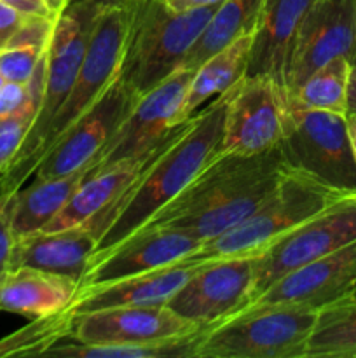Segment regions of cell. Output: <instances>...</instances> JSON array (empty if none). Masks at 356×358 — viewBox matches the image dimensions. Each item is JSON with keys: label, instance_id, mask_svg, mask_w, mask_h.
<instances>
[{"label": "cell", "instance_id": "27", "mask_svg": "<svg viewBox=\"0 0 356 358\" xmlns=\"http://www.w3.org/2000/svg\"><path fill=\"white\" fill-rule=\"evenodd\" d=\"M351 62L337 56L306 77L292 93L293 105L306 110H323L344 114L348 110V84Z\"/></svg>", "mask_w": 356, "mask_h": 358}, {"label": "cell", "instance_id": "41", "mask_svg": "<svg viewBox=\"0 0 356 358\" xmlns=\"http://www.w3.org/2000/svg\"><path fill=\"white\" fill-rule=\"evenodd\" d=\"M66 2H68V3H70V2H75V0H66Z\"/></svg>", "mask_w": 356, "mask_h": 358}, {"label": "cell", "instance_id": "34", "mask_svg": "<svg viewBox=\"0 0 356 358\" xmlns=\"http://www.w3.org/2000/svg\"><path fill=\"white\" fill-rule=\"evenodd\" d=\"M173 9L177 10H187L195 9V7H208V6H218L223 0H166Z\"/></svg>", "mask_w": 356, "mask_h": 358}, {"label": "cell", "instance_id": "6", "mask_svg": "<svg viewBox=\"0 0 356 358\" xmlns=\"http://www.w3.org/2000/svg\"><path fill=\"white\" fill-rule=\"evenodd\" d=\"M318 311L292 304L251 306L213 324L194 358H306Z\"/></svg>", "mask_w": 356, "mask_h": 358}, {"label": "cell", "instance_id": "3", "mask_svg": "<svg viewBox=\"0 0 356 358\" xmlns=\"http://www.w3.org/2000/svg\"><path fill=\"white\" fill-rule=\"evenodd\" d=\"M101 9L103 7L98 6L94 0H75L56 17L54 31L47 48V69L40 110L23 145L0 175V196L9 198L20 191L37 168L45 129L75 83Z\"/></svg>", "mask_w": 356, "mask_h": 358}, {"label": "cell", "instance_id": "39", "mask_svg": "<svg viewBox=\"0 0 356 358\" xmlns=\"http://www.w3.org/2000/svg\"><path fill=\"white\" fill-rule=\"evenodd\" d=\"M349 62H351V65L353 63H356V37H355V45H353V52H351V58H349Z\"/></svg>", "mask_w": 356, "mask_h": 358}, {"label": "cell", "instance_id": "15", "mask_svg": "<svg viewBox=\"0 0 356 358\" xmlns=\"http://www.w3.org/2000/svg\"><path fill=\"white\" fill-rule=\"evenodd\" d=\"M201 245L194 236L173 227H142L110 250L93 255L80 278L79 289L164 268L191 257Z\"/></svg>", "mask_w": 356, "mask_h": 358}, {"label": "cell", "instance_id": "24", "mask_svg": "<svg viewBox=\"0 0 356 358\" xmlns=\"http://www.w3.org/2000/svg\"><path fill=\"white\" fill-rule=\"evenodd\" d=\"M265 0H223L199 34L198 41L185 56L181 66L195 70L205 59L237 38L257 30Z\"/></svg>", "mask_w": 356, "mask_h": 358}, {"label": "cell", "instance_id": "25", "mask_svg": "<svg viewBox=\"0 0 356 358\" xmlns=\"http://www.w3.org/2000/svg\"><path fill=\"white\" fill-rule=\"evenodd\" d=\"M202 327L187 336L164 339L156 343H135V345H86V343H56L44 353L45 357L59 358H194L199 341L208 331Z\"/></svg>", "mask_w": 356, "mask_h": 358}, {"label": "cell", "instance_id": "1", "mask_svg": "<svg viewBox=\"0 0 356 358\" xmlns=\"http://www.w3.org/2000/svg\"><path fill=\"white\" fill-rule=\"evenodd\" d=\"M234 87L185 121L138 178L110 206L84 224L96 238L93 255L110 250L147 226L220 152L225 110Z\"/></svg>", "mask_w": 356, "mask_h": 358}, {"label": "cell", "instance_id": "29", "mask_svg": "<svg viewBox=\"0 0 356 358\" xmlns=\"http://www.w3.org/2000/svg\"><path fill=\"white\" fill-rule=\"evenodd\" d=\"M47 48L9 42L0 51V72L9 83L27 84Z\"/></svg>", "mask_w": 356, "mask_h": 358}, {"label": "cell", "instance_id": "26", "mask_svg": "<svg viewBox=\"0 0 356 358\" xmlns=\"http://www.w3.org/2000/svg\"><path fill=\"white\" fill-rule=\"evenodd\" d=\"M306 358H356V296L318 311Z\"/></svg>", "mask_w": 356, "mask_h": 358}, {"label": "cell", "instance_id": "9", "mask_svg": "<svg viewBox=\"0 0 356 358\" xmlns=\"http://www.w3.org/2000/svg\"><path fill=\"white\" fill-rule=\"evenodd\" d=\"M353 241H356V196H346L279 236L257 255L248 306L283 275Z\"/></svg>", "mask_w": 356, "mask_h": 358}, {"label": "cell", "instance_id": "13", "mask_svg": "<svg viewBox=\"0 0 356 358\" xmlns=\"http://www.w3.org/2000/svg\"><path fill=\"white\" fill-rule=\"evenodd\" d=\"M353 296H356V241L283 275L248 308L292 304L320 311Z\"/></svg>", "mask_w": 356, "mask_h": 358}, {"label": "cell", "instance_id": "19", "mask_svg": "<svg viewBox=\"0 0 356 358\" xmlns=\"http://www.w3.org/2000/svg\"><path fill=\"white\" fill-rule=\"evenodd\" d=\"M94 248L96 238L84 224L68 229L38 231L14 240L9 268L28 266L80 283Z\"/></svg>", "mask_w": 356, "mask_h": 358}, {"label": "cell", "instance_id": "20", "mask_svg": "<svg viewBox=\"0 0 356 358\" xmlns=\"http://www.w3.org/2000/svg\"><path fill=\"white\" fill-rule=\"evenodd\" d=\"M184 124V122H181ZM178 126V129L181 128ZM173 133L159 149L154 150L152 154L145 157H138V159H124L117 161V163L107 164L101 168H93L87 173V177L80 182L79 187L75 189L66 205L63 206L61 212L47 224L42 231H58V229H68V227L82 226V224L89 222L93 217L103 212L107 206H110L133 182L138 178L143 168L154 159L157 152L166 147V143L173 138L178 133Z\"/></svg>", "mask_w": 356, "mask_h": 358}, {"label": "cell", "instance_id": "7", "mask_svg": "<svg viewBox=\"0 0 356 358\" xmlns=\"http://www.w3.org/2000/svg\"><path fill=\"white\" fill-rule=\"evenodd\" d=\"M286 166L344 196H356V154L348 115L293 105L288 133L279 143Z\"/></svg>", "mask_w": 356, "mask_h": 358}, {"label": "cell", "instance_id": "33", "mask_svg": "<svg viewBox=\"0 0 356 358\" xmlns=\"http://www.w3.org/2000/svg\"><path fill=\"white\" fill-rule=\"evenodd\" d=\"M0 2L30 16H56L47 0H0Z\"/></svg>", "mask_w": 356, "mask_h": 358}, {"label": "cell", "instance_id": "23", "mask_svg": "<svg viewBox=\"0 0 356 358\" xmlns=\"http://www.w3.org/2000/svg\"><path fill=\"white\" fill-rule=\"evenodd\" d=\"M253 34L237 38L232 44L225 45L218 52L209 56L194 70L187 96L184 101V119H191L198 114L202 105L218 98L220 94L232 90L244 76L250 65Z\"/></svg>", "mask_w": 356, "mask_h": 358}, {"label": "cell", "instance_id": "31", "mask_svg": "<svg viewBox=\"0 0 356 358\" xmlns=\"http://www.w3.org/2000/svg\"><path fill=\"white\" fill-rule=\"evenodd\" d=\"M14 238L9 226V198L0 196V275L9 268Z\"/></svg>", "mask_w": 356, "mask_h": 358}, {"label": "cell", "instance_id": "37", "mask_svg": "<svg viewBox=\"0 0 356 358\" xmlns=\"http://www.w3.org/2000/svg\"><path fill=\"white\" fill-rule=\"evenodd\" d=\"M47 3H49V7H51V10L56 14V16H58V14L61 13V10L65 9L66 6H68V2H66V0H47Z\"/></svg>", "mask_w": 356, "mask_h": 358}, {"label": "cell", "instance_id": "16", "mask_svg": "<svg viewBox=\"0 0 356 358\" xmlns=\"http://www.w3.org/2000/svg\"><path fill=\"white\" fill-rule=\"evenodd\" d=\"M356 37V0H318L304 20L286 69L290 94L307 76L337 56L351 58Z\"/></svg>", "mask_w": 356, "mask_h": 358}, {"label": "cell", "instance_id": "30", "mask_svg": "<svg viewBox=\"0 0 356 358\" xmlns=\"http://www.w3.org/2000/svg\"><path fill=\"white\" fill-rule=\"evenodd\" d=\"M28 93H30L28 83L21 84L6 80L3 86L0 87V119L7 117L14 110H17L28 98Z\"/></svg>", "mask_w": 356, "mask_h": 358}, {"label": "cell", "instance_id": "40", "mask_svg": "<svg viewBox=\"0 0 356 358\" xmlns=\"http://www.w3.org/2000/svg\"><path fill=\"white\" fill-rule=\"evenodd\" d=\"M3 83H6V79H3L2 72H0V87H2V86H3Z\"/></svg>", "mask_w": 356, "mask_h": 358}, {"label": "cell", "instance_id": "32", "mask_svg": "<svg viewBox=\"0 0 356 358\" xmlns=\"http://www.w3.org/2000/svg\"><path fill=\"white\" fill-rule=\"evenodd\" d=\"M28 16L30 14H23L0 2V51L9 44L10 38L20 30V27L24 23Z\"/></svg>", "mask_w": 356, "mask_h": 358}, {"label": "cell", "instance_id": "11", "mask_svg": "<svg viewBox=\"0 0 356 358\" xmlns=\"http://www.w3.org/2000/svg\"><path fill=\"white\" fill-rule=\"evenodd\" d=\"M138 100L140 94H136L121 76L115 77L103 96L49 147L31 177H61L89 164L96 166L101 150Z\"/></svg>", "mask_w": 356, "mask_h": 358}, {"label": "cell", "instance_id": "12", "mask_svg": "<svg viewBox=\"0 0 356 358\" xmlns=\"http://www.w3.org/2000/svg\"><path fill=\"white\" fill-rule=\"evenodd\" d=\"M255 268L257 255L202 261L166 306L198 325L225 320L250 303Z\"/></svg>", "mask_w": 356, "mask_h": 358}, {"label": "cell", "instance_id": "4", "mask_svg": "<svg viewBox=\"0 0 356 358\" xmlns=\"http://www.w3.org/2000/svg\"><path fill=\"white\" fill-rule=\"evenodd\" d=\"M129 2L131 23L119 76L142 96L180 69L216 6L177 10L166 0Z\"/></svg>", "mask_w": 356, "mask_h": 358}, {"label": "cell", "instance_id": "22", "mask_svg": "<svg viewBox=\"0 0 356 358\" xmlns=\"http://www.w3.org/2000/svg\"><path fill=\"white\" fill-rule=\"evenodd\" d=\"M93 168L89 164L61 177L34 178L28 187L9 196V226L14 240L44 229Z\"/></svg>", "mask_w": 356, "mask_h": 358}, {"label": "cell", "instance_id": "35", "mask_svg": "<svg viewBox=\"0 0 356 358\" xmlns=\"http://www.w3.org/2000/svg\"><path fill=\"white\" fill-rule=\"evenodd\" d=\"M356 114V63H353L349 70V84H348V110L346 115Z\"/></svg>", "mask_w": 356, "mask_h": 358}, {"label": "cell", "instance_id": "28", "mask_svg": "<svg viewBox=\"0 0 356 358\" xmlns=\"http://www.w3.org/2000/svg\"><path fill=\"white\" fill-rule=\"evenodd\" d=\"M45 69H47V51L40 58L34 76L28 80L30 93H28L24 103L17 110H14L13 114L0 119V175L3 173L7 164L16 156L27 135L30 133L31 126L37 121L42 103V94H44Z\"/></svg>", "mask_w": 356, "mask_h": 358}, {"label": "cell", "instance_id": "36", "mask_svg": "<svg viewBox=\"0 0 356 358\" xmlns=\"http://www.w3.org/2000/svg\"><path fill=\"white\" fill-rule=\"evenodd\" d=\"M348 126H349V135H351L353 149H355V154H356V114L348 115Z\"/></svg>", "mask_w": 356, "mask_h": 358}, {"label": "cell", "instance_id": "38", "mask_svg": "<svg viewBox=\"0 0 356 358\" xmlns=\"http://www.w3.org/2000/svg\"><path fill=\"white\" fill-rule=\"evenodd\" d=\"M100 7H112V6H122V3L129 2V0H94Z\"/></svg>", "mask_w": 356, "mask_h": 358}, {"label": "cell", "instance_id": "17", "mask_svg": "<svg viewBox=\"0 0 356 358\" xmlns=\"http://www.w3.org/2000/svg\"><path fill=\"white\" fill-rule=\"evenodd\" d=\"M202 261L191 257L168 264L154 271L126 276L114 282L80 287L68 306L59 313L66 318L89 311L124 306H159L168 304L177 290L199 268Z\"/></svg>", "mask_w": 356, "mask_h": 358}, {"label": "cell", "instance_id": "5", "mask_svg": "<svg viewBox=\"0 0 356 358\" xmlns=\"http://www.w3.org/2000/svg\"><path fill=\"white\" fill-rule=\"evenodd\" d=\"M346 198L300 171L288 170L274 191L246 217L225 233L205 241L192 261L258 255L279 236L316 215L332 203Z\"/></svg>", "mask_w": 356, "mask_h": 358}, {"label": "cell", "instance_id": "2", "mask_svg": "<svg viewBox=\"0 0 356 358\" xmlns=\"http://www.w3.org/2000/svg\"><path fill=\"white\" fill-rule=\"evenodd\" d=\"M288 170L279 145L260 154L218 152L147 226L180 229L205 243L246 219Z\"/></svg>", "mask_w": 356, "mask_h": 358}, {"label": "cell", "instance_id": "21", "mask_svg": "<svg viewBox=\"0 0 356 358\" xmlns=\"http://www.w3.org/2000/svg\"><path fill=\"white\" fill-rule=\"evenodd\" d=\"M79 290V282L68 276L28 266L7 268L0 275V311L44 318L59 313Z\"/></svg>", "mask_w": 356, "mask_h": 358}, {"label": "cell", "instance_id": "10", "mask_svg": "<svg viewBox=\"0 0 356 358\" xmlns=\"http://www.w3.org/2000/svg\"><path fill=\"white\" fill-rule=\"evenodd\" d=\"M194 70L180 66L142 94L126 121L100 154L94 168L124 159H138L159 149L178 129L184 119V101ZM188 121V119H187Z\"/></svg>", "mask_w": 356, "mask_h": 358}, {"label": "cell", "instance_id": "8", "mask_svg": "<svg viewBox=\"0 0 356 358\" xmlns=\"http://www.w3.org/2000/svg\"><path fill=\"white\" fill-rule=\"evenodd\" d=\"M293 117L290 91L271 76H244L225 110L220 152L260 154L276 149Z\"/></svg>", "mask_w": 356, "mask_h": 358}, {"label": "cell", "instance_id": "18", "mask_svg": "<svg viewBox=\"0 0 356 358\" xmlns=\"http://www.w3.org/2000/svg\"><path fill=\"white\" fill-rule=\"evenodd\" d=\"M318 0H265L253 37L246 76L274 77L286 87L293 42Z\"/></svg>", "mask_w": 356, "mask_h": 358}, {"label": "cell", "instance_id": "14", "mask_svg": "<svg viewBox=\"0 0 356 358\" xmlns=\"http://www.w3.org/2000/svg\"><path fill=\"white\" fill-rule=\"evenodd\" d=\"M68 320V341L86 343V345L156 343L192 334L199 329L208 327L185 320L166 304L108 308V310L77 315Z\"/></svg>", "mask_w": 356, "mask_h": 358}]
</instances>
